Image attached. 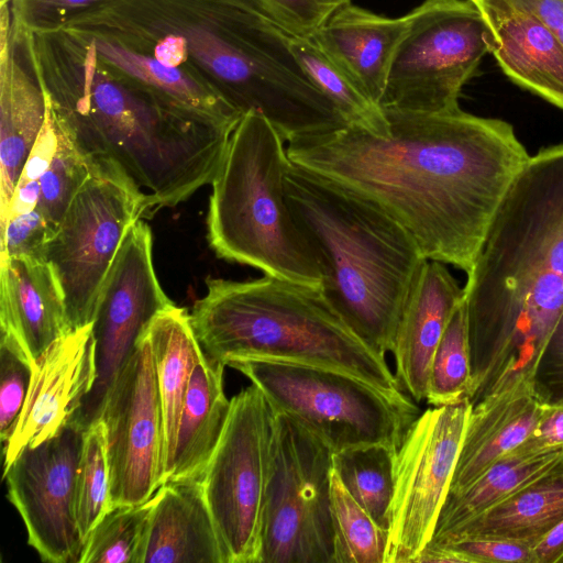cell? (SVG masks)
I'll use <instances>...</instances> for the list:
<instances>
[{
  "instance_id": "1",
  "label": "cell",
  "mask_w": 563,
  "mask_h": 563,
  "mask_svg": "<svg viewBox=\"0 0 563 563\" xmlns=\"http://www.w3.org/2000/svg\"><path fill=\"white\" fill-rule=\"evenodd\" d=\"M388 133L344 126L287 142L291 163L399 222L427 260L472 269L490 222L530 155L511 124L460 108L383 109Z\"/></svg>"
},
{
  "instance_id": "2",
  "label": "cell",
  "mask_w": 563,
  "mask_h": 563,
  "mask_svg": "<svg viewBox=\"0 0 563 563\" xmlns=\"http://www.w3.org/2000/svg\"><path fill=\"white\" fill-rule=\"evenodd\" d=\"M18 38L58 129L90 170L121 172L148 211L211 185L239 122L181 108L112 71L69 29Z\"/></svg>"
},
{
  "instance_id": "3",
  "label": "cell",
  "mask_w": 563,
  "mask_h": 563,
  "mask_svg": "<svg viewBox=\"0 0 563 563\" xmlns=\"http://www.w3.org/2000/svg\"><path fill=\"white\" fill-rule=\"evenodd\" d=\"M463 289L470 404L533 385L563 310V144L530 156L517 175Z\"/></svg>"
},
{
  "instance_id": "4",
  "label": "cell",
  "mask_w": 563,
  "mask_h": 563,
  "mask_svg": "<svg viewBox=\"0 0 563 563\" xmlns=\"http://www.w3.org/2000/svg\"><path fill=\"white\" fill-rule=\"evenodd\" d=\"M65 27L187 70L242 115L263 114L286 142L346 124L301 68L290 35L255 12L214 0H109Z\"/></svg>"
},
{
  "instance_id": "5",
  "label": "cell",
  "mask_w": 563,
  "mask_h": 563,
  "mask_svg": "<svg viewBox=\"0 0 563 563\" xmlns=\"http://www.w3.org/2000/svg\"><path fill=\"white\" fill-rule=\"evenodd\" d=\"M286 197L327 301L371 349L393 352L405 302L427 261L411 234L371 201L294 163Z\"/></svg>"
},
{
  "instance_id": "6",
  "label": "cell",
  "mask_w": 563,
  "mask_h": 563,
  "mask_svg": "<svg viewBox=\"0 0 563 563\" xmlns=\"http://www.w3.org/2000/svg\"><path fill=\"white\" fill-rule=\"evenodd\" d=\"M206 286L190 320L208 357L225 366L255 358L330 368L394 399H412L385 356L350 329L320 289L269 275L252 280L209 277Z\"/></svg>"
},
{
  "instance_id": "7",
  "label": "cell",
  "mask_w": 563,
  "mask_h": 563,
  "mask_svg": "<svg viewBox=\"0 0 563 563\" xmlns=\"http://www.w3.org/2000/svg\"><path fill=\"white\" fill-rule=\"evenodd\" d=\"M285 142L263 114L242 115L211 183L207 239L222 260L320 289L319 267L287 202Z\"/></svg>"
},
{
  "instance_id": "8",
  "label": "cell",
  "mask_w": 563,
  "mask_h": 563,
  "mask_svg": "<svg viewBox=\"0 0 563 563\" xmlns=\"http://www.w3.org/2000/svg\"><path fill=\"white\" fill-rule=\"evenodd\" d=\"M265 396L275 413L306 428L333 453L383 444L397 452L420 415L412 399H394L343 372L283 362L239 358L228 362Z\"/></svg>"
},
{
  "instance_id": "9",
  "label": "cell",
  "mask_w": 563,
  "mask_h": 563,
  "mask_svg": "<svg viewBox=\"0 0 563 563\" xmlns=\"http://www.w3.org/2000/svg\"><path fill=\"white\" fill-rule=\"evenodd\" d=\"M409 15L379 107L418 113L460 108L463 86L489 53L487 20L471 0H424Z\"/></svg>"
},
{
  "instance_id": "10",
  "label": "cell",
  "mask_w": 563,
  "mask_h": 563,
  "mask_svg": "<svg viewBox=\"0 0 563 563\" xmlns=\"http://www.w3.org/2000/svg\"><path fill=\"white\" fill-rule=\"evenodd\" d=\"M333 452L276 413L258 563H334Z\"/></svg>"
},
{
  "instance_id": "11",
  "label": "cell",
  "mask_w": 563,
  "mask_h": 563,
  "mask_svg": "<svg viewBox=\"0 0 563 563\" xmlns=\"http://www.w3.org/2000/svg\"><path fill=\"white\" fill-rule=\"evenodd\" d=\"M276 413L251 385L231 398L202 486L228 563H258Z\"/></svg>"
},
{
  "instance_id": "12",
  "label": "cell",
  "mask_w": 563,
  "mask_h": 563,
  "mask_svg": "<svg viewBox=\"0 0 563 563\" xmlns=\"http://www.w3.org/2000/svg\"><path fill=\"white\" fill-rule=\"evenodd\" d=\"M147 198L117 170H91L45 247L60 284L70 330L91 324L96 303L129 229Z\"/></svg>"
},
{
  "instance_id": "13",
  "label": "cell",
  "mask_w": 563,
  "mask_h": 563,
  "mask_svg": "<svg viewBox=\"0 0 563 563\" xmlns=\"http://www.w3.org/2000/svg\"><path fill=\"white\" fill-rule=\"evenodd\" d=\"M471 409L467 399L429 408L406 431L395 457L385 563H412L431 541Z\"/></svg>"
},
{
  "instance_id": "14",
  "label": "cell",
  "mask_w": 563,
  "mask_h": 563,
  "mask_svg": "<svg viewBox=\"0 0 563 563\" xmlns=\"http://www.w3.org/2000/svg\"><path fill=\"white\" fill-rule=\"evenodd\" d=\"M173 305L154 269L151 228L140 219L125 234L101 287L91 322L96 379L70 422L86 431L100 418L113 383L147 327Z\"/></svg>"
},
{
  "instance_id": "15",
  "label": "cell",
  "mask_w": 563,
  "mask_h": 563,
  "mask_svg": "<svg viewBox=\"0 0 563 563\" xmlns=\"http://www.w3.org/2000/svg\"><path fill=\"white\" fill-rule=\"evenodd\" d=\"M100 419L104 424L111 508L151 499L165 482V423L146 331L119 373Z\"/></svg>"
},
{
  "instance_id": "16",
  "label": "cell",
  "mask_w": 563,
  "mask_h": 563,
  "mask_svg": "<svg viewBox=\"0 0 563 563\" xmlns=\"http://www.w3.org/2000/svg\"><path fill=\"white\" fill-rule=\"evenodd\" d=\"M85 430L74 422L24 448L4 468L7 497L41 560L78 563L84 541L76 519V481Z\"/></svg>"
},
{
  "instance_id": "17",
  "label": "cell",
  "mask_w": 563,
  "mask_h": 563,
  "mask_svg": "<svg viewBox=\"0 0 563 563\" xmlns=\"http://www.w3.org/2000/svg\"><path fill=\"white\" fill-rule=\"evenodd\" d=\"M96 379L91 324L55 341L33 364L18 423L3 446V467L26 446L57 434L82 406Z\"/></svg>"
},
{
  "instance_id": "18",
  "label": "cell",
  "mask_w": 563,
  "mask_h": 563,
  "mask_svg": "<svg viewBox=\"0 0 563 563\" xmlns=\"http://www.w3.org/2000/svg\"><path fill=\"white\" fill-rule=\"evenodd\" d=\"M46 112L43 88L12 35L10 4H0V222Z\"/></svg>"
},
{
  "instance_id": "19",
  "label": "cell",
  "mask_w": 563,
  "mask_h": 563,
  "mask_svg": "<svg viewBox=\"0 0 563 563\" xmlns=\"http://www.w3.org/2000/svg\"><path fill=\"white\" fill-rule=\"evenodd\" d=\"M476 5L489 24V53L503 71L563 110V43L555 32L510 0H482Z\"/></svg>"
},
{
  "instance_id": "20",
  "label": "cell",
  "mask_w": 563,
  "mask_h": 563,
  "mask_svg": "<svg viewBox=\"0 0 563 563\" xmlns=\"http://www.w3.org/2000/svg\"><path fill=\"white\" fill-rule=\"evenodd\" d=\"M463 297L464 289L444 263L424 262L405 302L391 352L397 382L417 404L427 398L432 356Z\"/></svg>"
},
{
  "instance_id": "21",
  "label": "cell",
  "mask_w": 563,
  "mask_h": 563,
  "mask_svg": "<svg viewBox=\"0 0 563 563\" xmlns=\"http://www.w3.org/2000/svg\"><path fill=\"white\" fill-rule=\"evenodd\" d=\"M0 325L32 365L71 331L60 284L45 258L0 255Z\"/></svg>"
},
{
  "instance_id": "22",
  "label": "cell",
  "mask_w": 563,
  "mask_h": 563,
  "mask_svg": "<svg viewBox=\"0 0 563 563\" xmlns=\"http://www.w3.org/2000/svg\"><path fill=\"white\" fill-rule=\"evenodd\" d=\"M409 22V13L388 18L349 2L334 11L311 37L379 106Z\"/></svg>"
},
{
  "instance_id": "23",
  "label": "cell",
  "mask_w": 563,
  "mask_h": 563,
  "mask_svg": "<svg viewBox=\"0 0 563 563\" xmlns=\"http://www.w3.org/2000/svg\"><path fill=\"white\" fill-rule=\"evenodd\" d=\"M549 401L533 385H519L472 406L448 494L463 490L521 444L543 418Z\"/></svg>"
},
{
  "instance_id": "24",
  "label": "cell",
  "mask_w": 563,
  "mask_h": 563,
  "mask_svg": "<svg viewBox=\"0 0 563 563\" xmlns=\"http://www.w3.org/2000/svg\"><path fill=\"white\" fill-rule=\"evenodd\" d=\"M142 563H228L201 479L158 488Z\"/></svg>"
},
{
  "instance_id": "25",
  "label": "cell",
  "mask_w": 563,
  "mask_h": 563,
  "mask_svg": "<svg viewBox=\"0 0 563 563\" xmlns=\"http://www.w3.org/2000/svg\"><path fill=\"white\" fill-rule=\"evenodd\" d=\"M224 366L206 354L195 366L165 482L202 479L231 408L223 389Z\"/></svg>"
},
{
  "instance_id": "26",
  "label": "cell",
  "mask_w": 563,
  "mask_h": 563,
  "mask_svg": "<svg viewBox=\"0 0 563 563\" xmlns=\"http://www.w3.org/2000/svg\"><path fill=\"white\" fill-rule=\"evenodd\" d=\"M68 29V27H64ZM80 35L112 71L181 108L239 122L242 114L216 90L185 69L167 66L117 40L95 32L69 29Z\"/></svg>"
},
{
  "instance_id": "27",
  "label": "cell",
  "mask_w": 563,
  "mask_h": 563,
  "mask_svg": "<svg viewBox=\"0 0 563 563\" xmlns=\"http://www.w3.org/2000/svg\"><path fill=\"white\" fill-rule=\"evenodd\" d=\"M563 520V470L511 495L433 544L462 538H496L534 548Z\"/></svg>"
},
{
  "instance_id": "28",
  "label": "cell",
  "mask_w": 563,
  "mask_h": 563,
  "mask_svg": "<svg viewBox=\"0 0 563 563\" xmlns=\"http://www.w3.org/2000/svg\"><path fill=\"white\" fill-rule=\"evenodd\" d=\"M146 335L152 347L164 412L167 470L191 375L205 353L194 332L190 313L176 305L155 316L146 329Z\"/></svg>"
},
{
  "instance_id": "29",
  "label": "cell",
  "mask_w": 563,
  "mask_h": 563,
  "mask_svg": "<svg viewBox=\"0 0 563 563\" xmlns=\"http://www.w3.org/2000/svg\"><path fill=\"white\" fill-rule=\"evenodd\" d=\"M563 470V449L539 455H504L463 490L448 494L433 537L437 543L534 482Z\"/></svg>"
},
{
  "instance_id": "30",
  "label": "cell",
  "mask_w": 563,
  "mask_h": 563,
  "mask_svg": "<svg viewBox=\"0 0 563 563\" xmlns=\"http://www.w3.org/2000/svg\"><path fill=\"white\" fill-rule=\"evenodd\" d=\"M290 47L312 84L334 104L347 124L376 134L388 133L383 109L334 63L311 36H291Z\"/></svg>"
},
{
  "instance_id": "31",
  "label": "cell",
  "mask_w": 563,
  "mask_h": 563,
  "mask_svg": "<svg viewBox=\"0 0 563 563\" xmlns=\"http://www.w3.org/2000/svg\"><path fill=\"white\" fill-rule=\"evenodd\" d=\"M396 451L383 444L333 453V471L352 497L383 529L388 530L395 489Z\"/></svg>"
},
{
  "instance_id": "32",
  "label": "cell",
  "mask_w": 563,
  "mask_h": 563,
  "mask_svg": "<svg viewBox=\"0 0 563 563\" xmlns=\"http://www.w3.org/2000/svg\"><path fill=\"white\" fill-rule=\"evenodd\" d=\"M156 493L145 503L111 509L90 531L78 563H142Z\"/></svg>"
},
{
  "instance_id": "33",
  "label": "cell",
  "mask_w": 563,
  "mask_h": 563,
  "mask_svg": "<svg viewBox=\"0 0 563 563\" xmlns=\"http://www.w3.org/2000/svg\"><path fill=\"white\" fill-rule=\"evenodd\" d=\"M334 563H385L388 530L379 527L332 471Z\"/></svg>"
},
{
  "instance_id": "34",
  "label": "cell",
  "mask_w": 563,
  "mask_h": 563,
  "mask_svg": "<svg viewBox=\"0 0 563 563\" xmlns=\"http://www.w3.org/2000/svg\"><path fill=\"white\" fill-rule=\"evenodd\" d=\"M471 358L463 301L454 310L432 356L426 400L433 407L467 399Z\"/></svg>"
},
{
  "instance_id": "35",
  "label": "cell",
  "mask_w": 563,
  "mask_h": 563,
  "mask_svg": "<svg viewBox=\"0 0 563 563\" xmlns=\"http://www.w3.org/2000/svg\"><path fill=\"white\" fill-rule=\"evenodd\" d=\"M111 509L106 430L99 418L84 433L76 481V519L84 542Z\"/></svg>"
},
{
  "instance_id": "36",
  "label": "cell",
  "mask_w": 563,
  "mask_h": 563,
  "mask_svg": "<svg viewBox=\"0 0 563 563\" xmlns=\"http://www.w3.org/2000/svg\"><path fill=\"white\" fill-rule=\"evenodd\" d=\"M57 131V150L40 178L41 196L36 207L55 229L91 174L82 155L58 126Z\"/></svg>"
},
{
  "instance_id": "37",
  "label": "cell",
  "mask_w": 563,
  "mask_h": 563,
  "mask_svg": "<svg viewBox=\"0 0 563 563\" xmlns=\"http://www.w3.org/2000/svg\"><path fill=\"white\" fill-rule=\"evenodd\" d=\"M33 365L16 339L1 330L0 340V439L11 437L30 389Z\"/></svg>"
},
{
  "instance_id": "38",
  "label": "cell",
  "mask_w": 563,
  "mask_h": 563,
  "mask_svg": "<svg viewBox=\"0 0 563 563\" xmlns=\"http://www.w3.org/2000/svg\"><path fill=\"white\" fill-rule=\"evenodd\" d=\"M109 0H11L12 32H49L64 29L77 16Z\"/></svg>"
},
{
  "instance_id": "39",
  "label": "cell",
  "mask_w": 563,
  "mask_h": 563,
  "mask_svg": "<svg viewBox=\"0 0 563 563\" xmlns=\"http://www.w3.org/2000/svg\"><path fill=\"white\" fill-rule=\"evenodd\" d=\"M55 232L37 208L12 217L0 231V255L45 258V247Z\"/></svg>"
},
{
  "instance_id": "40",
  "label": "cell",
  "mask_w": 563,
  "mask_h": 563,
  "mask_svg": "<svg viewBox=\"0 0 563 563\" xmlns=\"http://www.w3.org/2000/svg\"><path fill=\"white\" fill-rule=\"evenodd\" d=\"M273 20L291 36H312L329 16L351 0H261Z\"/></svg>"
},
{
  "instance_id": "41",
  "label": "cell",
  "mask_w": 563,
  "mask_h": 563,
  "mask_svg": "<svg viewBox=\"0 0 563 563\" xmlns=\"http://www.w3.org/2000/svg\"><path fill=\"white\" fill-rule=\"evenodd\" d=\"M439 545L451 549L465 563H537L532 547L512 540L462 538Z\"/></svg>"
},
{
  "instance_id": "42",
  "label": "cell",
  "mask_w": 563,
  "mask_h": 563,
  "mask_svg": "<svg viewBox=\"0 0 563 563\" xmlns=\"http://www.w3.org/2000/svg\"><path fill=\"white\" fill-rule=\"evenodd\" d=\"M533 385L547 401L563 394V310L539 360Z\"/></svg>"
},
{
  "instance_id": "43",
  "label": "cell",
  "mask_w": 563,
  "mask_h": 563,
  "mask_svg": "<svg viewBox=\"0 0 563 563\" xmlns=\"http://www.w3.org/2000/svg\"><path fill=\"white\" fill-rule=\"evenodd\" d=\"M563 449V394L549 401L547 411L530 435L506 455H539Z\"/></svg>"
},
{
  "instance_id": "44",
  "label": "cell",
  "mask_w": 563,
  "mask_h": 563,
  "mask_svg": "<svg viewBox=\"0 0 563 563\" xmlns=\"http://www.w3.org/2000/svg\"><path fill=\"white\" fill-rule=\"evenodd\" d=\"M58 145V131L56 122L47 106L43 128L32 146L19 179L40 180L51 165Z\"/></svg>"
},
{
  "instance_id": "45",
  "label": "cell",
  "mask_w": 563,
  "mask_h": 563,
  "mask_svg": "<svg viewBox=\"0 0 563 563\" xmlns=\"http://www.w3.org/2000/svg\"><path fill=\"white\" fill-rule=\"evenodd\" d=\"M41 196L40 180L19 179L4 219L0 222V231L3 230L7 221L21 213L29 212L37 207Z\"/></svg>"
},
{
  "instance_id": "46",
  "label": "cell",
  "mask_w": 563,
  "mask_h": 563,
  "mask_svg": "<svg viewBox=\"0 0 563 563\" xmlns=\"http://www.w3.org/2000/svg\"><path fill=\"white\" fill-rule=\"evenodd\" d=\"M541 18L563 43V0H510Z\"/></svg>"
},
{
  "instance_id": "47",
  "label": "cell",
  "mask_w": 563,
  "mask_h": 563,
  "mask_svg": "<svg viewBox=\"0 0 563 563\" xmlns=\"http://www.w3.org/2000/svg\"><path fill=\"white\" fill-rule=\"evenodd\" d=\"M537 563H563V520L534 548Z\"/></svg>"
},
{
  "instance_id": "48",
  "label": "cell",
  "mask_w": 563,
  "mask_h": 563,
  "mask_svg": "<svg viewBox=\"0 0 563 563\" xmlns=\"http://www.w3.org/2000/svg\"><path fill=\"white\" fill-rule=\"evenodd\" d=\"M412 563H465V561L446 547L428 543Z\"/></svg>"
},
{
  "instance_id": "49",
  "label": "cell",
  "mask_w": 563,
  "mask_h": 563,
  "mask_svg": "<svg viewBox=\"0 0 563 563\" xmlns=\"http://www.w3.org/2000/svg\"><path fill=\"white\" fill-rule=\"evenodd\" d=\"M214 1L232 4V5L252 11V12H255L257 14H261V15L274 21L269 11L267 10V8L263 4V2L261 0H214Z\"/></svg>"
},
{
  "instance_id": "50",
  "label": "cell",
  "mask_w": 563,
  "mask_h": 563,
  "mask_svg": "<svg viewBox=\"0 0 563 563\" xmlns=\"http://www.w3.org/2000/svg\"><path fill=\"white\" fill-rule=\"evenodd\" d=\"M11 0H0V4H7V3H10Z\"/></svg>"
},
{
  "instance_id": "51",
  "label": "cell",
  "mask_w": 563,
  "mask_h": 563,
  "mask_svg": "<svg viewBox=\"0 0 563 563\" xmlns=\"http://www.w3.org/2000/svg\"><path fill=\"white\" fill-rule=\"evenodd\" d=\"M471 1H473L475 4H477L482 0H471Z\"/></svg>"
}]
</instances>
